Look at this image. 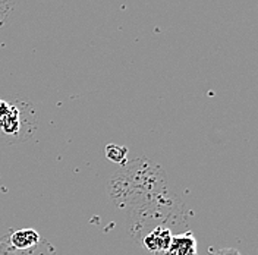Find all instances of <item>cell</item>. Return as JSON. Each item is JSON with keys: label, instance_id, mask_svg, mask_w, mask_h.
Wrapping results in <instances>:
<instances>
[{"label": "cell", "instance_id": "obj_1", "mask_svg": "<svg viewBox=\"0 0 258 255\" xmlns=\"http://www.w3.org/2000/svg\"><path fill=\"white\" fill-rule=\"evenodd\" d=\"M21 128V110L0 98V134L19 135Z\"/></svg>", "mask_w": 258, "mask_h": 255}, {"label": "cell", "instance_id": "obj_2", "mask_svg": "<svg viewBox=\"0 0 258 255\" xmlns=\"http://www.w3.org/2000/svg\"><path fill=\"white\" fill-rule=\"evenodd\" d=\"M12 249L18 252H27L40 245L41 236L35 229H19L12 232L6 239H3Z\"/></svg>", "mask_w": 258, "mask_h": 255}, {"label": "cell", "instance_id": "obj_3", "mask_svg": "<svg viewBox=\"0 0 258 255\" xmlns=\"http://www.w3.org/2000/svg\"><path fill=\"white\" fill-rule=\"evenodd\" d=\"M197 239L191 232H185L172 238L169 248L164 251V255H198Z\"/></svg>", "mask_w": 258, "mask_h": 255}, {"label": "cell", "instance_id": "obj_4", "mask_svg": "<svg viewBox=\"0 0 258 255\" xmlns=\"http://www.w3.org/2000/svg\"><path fill=\"white\" fill-rule=\"evenodd\" d=\"M172 232L167 227L159 226L156 229H153L144 239V245L151 251V252H164L170 242H172Z\"/></svg>", "mask_w": 258, "mask_h": 255}, {"label": "cell", "instance_id": "obj_5", "mask_svg": "<svg viewBox=\"0 0 258 255\" xmlns=\"http://www.w3.org/2000/svg\"><path fill=\"white\" fill-rule=\"evenodd\" d=\"M106 153H107V157L112 160V161H116V163H120L125 160V156H126V148L123 147H116V145H109L106 148Z\"/></svg>", "mask_w": 258, "mask_h": 255}, {"label": "cell", "instance_id": "obj_6", "mask_svg": "<svg viewBox=\"0 0 258 255\" xmlns=\"http://www.w3.org/2000/svg\"><path fill=\"white\" fill-rule=\"evenodd\" d=\"M0 255H22L15 249H12L5 240H0Z\"/></svg>", "mask_w": 258, "mask_h": 255}, {"label": "cell", "instance_id": "obj_7", "mask_svg": "<svg viewBox=\"0 0 258 255\" xmlns=\"http://www.w3.org/2000/svg\"><path fill=\"white\" fill-rule=\"evenodd\" d=\"M214 255H241V254H239V251H236L235 248H223V249L216 251Z\"/></svg>", "mask_w": 258, "mask_h": 255}]
</instances>
